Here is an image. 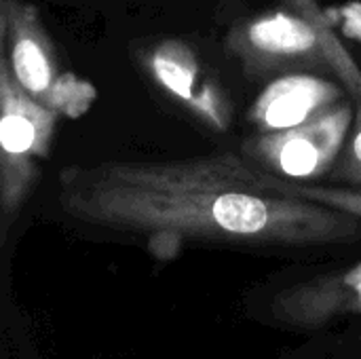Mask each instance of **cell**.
Listing matches in <instances>:
<instances>
[{
	"label": "cell",
	"instance_id": "1",
	"mask_svg": "<svg viewBox=\"0 0 361 359\" xmlns=\"http://www.w3.org/2000/svg\"><path fill=\"white\" fill-rule=\"evenodd\" d=\"M61 209L89 226L144 235L152 252L186 241L313 248L361 237V220L292 197L235 152L169 163H95L59 171Z\"/></svg>",
	"mask_w": 361,
	"mask_h": 359
},
{
	"label": "cell",
	"instance_id": "2",
	"mask_svg": "<svg viewBox=\"0 0 361 359\" xmlns=\"http://www.w3.org/2000/svg\"><path fill=\"white\" fill-rule=\"evenodd\" d=\"M2 59L17 85L36 102L72 118L85 114L95 99V89L74 74H61L55 47L34 6L2 0Z\"/></svg>",
	"mask_w": 361,
	"mask_h": 359
},
{
	"label": "cell",
	"instance_id": "3",
	"mask_svg": "<svg viewBox=\"0 0 361 359\" xmlns=\"http://www.w3.org/2000/svg\"><path fill=\"white\" fill-rule=\"evenodd\" d=\"M57 112L32 99L0 59V205L2 237L38 180V161L49 157Z\"/></svg>",
	"mask_w": 361,
	"mask_h": 359
},
{
	"label": "cell",
	"instance_id": "4",
	"mask_svg": "<svg viewBox=\"0 0 361 359\" xmlns=\"http://www.w3.org/2000/svg\"><path fill=\"white\" fill-rule=\"evenodd\" d=\"M351 123L353 110L341 102L300 127L247 140L243 157L283 180H315L334 167Z\"/></svg>",
	"mask_w": 361,
	"mask_h": 359
},
{
	"label": "cell",
	"instance_id": "5",
	"mask_svg": "<svg viewBox=\"0 0 361 359\" xmlns=\"http://www.w3.org/2000/svg\"><path fill=\"white\" fill-rule=\"evenodd\" d=\"M146 63L154 80L201 121L218 131L228 127V99L220 87L205 78L203 68L190 47L178 40H165L152 49Z\"/></svg>",
	"mask_w": 361,
	"mask_h": 359
},
{
	"label": "cell",
	"instance_id": "6",
	"mask_svg": "<svg viewBox=\"0 0 361 359\" xmlns=\"http://www.w3.org/2000/svg\"><path fill=\"white\" fill-rule=\"evenodd\" d=\"M271 311L277 322L296 328H319L336 317L361 315V262L283 290Z\"/></svg>",
	"mask_w": 361,
	"mask_h": 359
},
{
	"label": "cell",
	"instance_id": "7",
	"mask_svg": "<svg viewBox=\"0 0 361 359\" xmlns=\"http://www.w3.org/2000/svg\"><path fill=\"white\" fill-rule=\"evenodd\" d=\"M343 91L311 74H288L273 80L250 110L260 133H275L300 127L341 104Z\"/></svg>",
	"mask_w": 361,
	"mask_h": 359
},
{
	"label": "cell",
	"instance_id": "8",
	"mask_svg": "<svg viewBox=\"0 0 361 359\" xmlns=\"http://www.w3.org/2000/svg\"><path fill=\"white\" fill-rule=\"evenodd\" d=\"M239 51L250 61L281 63L292 59L324 57L322 34L311 17L273 13L245 25Z\"/></svg>",
	"mask_w": 361,
	"mask_h": 359
},
{
	"label": "cell",
	"instance_id": "9",
	"mask_svg": "<svg viewBox=\"0 0 361 359\" xmlns=\"http://www.w3.org/2000/svg\"><path fill=\"white\" fill-rule=\"evenodd\" d=\"M288 193L292 197L326 205L334 212H343L361 220V188H334V186L288 180Z\"/></svg>",
	"mask_w": 361,
	"mask_h": 359
},
{
	"label": "cell",
	"instance_id": "10",
	"mask_svg": "<svg viewBox=\"0 0 361 359\" xmlns=\"http://www.w3.org/2000/svg\"><path fill=\"white\" fill-rule=\"evenodd\" d=\"M336 178H343L347 182L361 186V104H357L355 129H353L349 148H347L343 161L336 165Z\"/></svg>",
	"mask_w": 361,
	"mask_h": 359
},
{
	"label": "cell",
	"instance_id": "11",
	"mask_svg": "<svg viewBox=\"0 0 361 359\" xmlns=\"http://www.w3.org/2000/svg\"><path fill=\"white\" fill-rule=\"evenodd\" d=\"M332 13L341 21V28L349 38L361 40V2L345 4L341 8H334Z\"/></svg>",
	"mask_w": 361,
	"mask_h": 359
}]
</instances>
